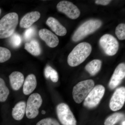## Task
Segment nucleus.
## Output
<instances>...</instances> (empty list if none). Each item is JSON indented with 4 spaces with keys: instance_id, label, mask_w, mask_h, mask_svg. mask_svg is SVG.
Wrapping results in <instances>:
<instances>
[{
    "instance_id": "11",
    "label": "nucleus",
    "mask_w": 125,
    "mask_h": 125,
    "mask_svg": "<svg viewBox=\"0 0 125 125\" xmlns=\"http://www.w3.org/2000/svg\"><path fill=\"white\" fill-rule=\"evenodd\" d=\"M125 76V64L120 63L117 66L109 81V88L114 89L117 87L121 83Z\"/></svg>"
},
{
    "instance_id": "19",
    "label": "nucleus",
    "mask_w": 125,
    "mask_h": 125,
    "mask_svg": "<svg viewBox=\"0 0 125 125\" xmlns=\"http://www.w3.org/2000/svg\"><path fill=\"white\" fill-rule=\"evenodd\" d=\"M102 64V61L100 60H94L89 62L85 69L90 75L94 76L100 71Z\"/></svg>"
},
{
    "instance_id": "13",
    "label": "nucleus",
    "mask_w": 125,
    "mask_h": 125,
    "mask_svg": "<svg viewBox=\"0 0 125 125\" xmlns=\"http://www.w3.org/2000/svg\"><path fill=\"white\" fill-rule=\"evenodd\" d=\"M40 17V14L39 11H32L28 13L21 19L20 24V27L23 28H28L37 21Z\"/></svg>"
},
{
    "instance_id": "30",
    "label": "nucleus",
    "mask_w": 125,
    "mask_h": 125,
    "mask_svg": "<svg viewBox=\"0 0 125 125\" xmlns=\"http://www.w3.org/2000/svg\"><path fill=\"white\" fill-rule=\"evenodd\" d=\"M122 125H125V121L122 123Z\"/></svg>"
},
{
    "instance_id": "18",
    "label": "nucleus",
    "mask_w": 125,
    "mask_h": 125,
    "mask_svg": "<svg viewBox=\"0 0 125 125\" xmlns=\"http://www.w3.org/2000/svg\"><path fill=\"white\" fill-rule=\"evenodd\" d=\"M24 48L33 56H39L41 54V49L39 43L35 39H33L30 42L25 43Z\"/></svg>"
},
{
    "instance_id": "14",
    "label": "nucleus",
    "mask_w": 125,
    "mask_h": 125,
    "mask_svg": "<svg viewBox=\"0 0 125 125\" xmlns=\"http://www.w3.org/2000/svg\"><path fill=\"white\" fill-rule=\"evenodd\" d=\"M46 24L58 36H64L67 33L66 29L55 18L49 17L47 20Z\"/></svg>"
},
{
    "instance_id": "16",
    "label": "nucleus",
    "mask_w": 125,
    "mask_h": 125,
    "mask_svg": "<svg viewBox=\"0 0 125 125\" xmlns=\"http://www.w3.org/2000/svg\"><path fill=\"white\" fill-rule=\"evenodd\" d=\"M37 86L36 76L33 74H30L27 76L24 82L23 93L25 95H29L33 92Z\"/></svg>"
},
{
    "instance_id": "23",
    "label": "nucleus",
    "mask_w": 125,
    "mask_h": 125,
    "mask_svg": "<svg viewBox=\"0 0 125 125\" xmlns=\"http://www.w3.org/2000/svg\"><path fill=\"white\" fill-rule=\"evenodd\" d=\"M11 53L9 49L0 47V63L7 61L11 57Z\"/></svg>"
},
{
    "instance_id": "26",
    "label": "nucleus",
    "mask_w": 125,
    "mask_h": 125,
    "mask_svg": "<svg viewBox=\"0 0 125 125\" xmlns=\"http://www.w3.org/2000/svg\"><path fill=\"white\" fill-rule=\"evenodd\" d=\"M36 125H60L56 119L52 118H46L39 121Z\"/></svg>"
},
{
    "instance_id": "25",
    "label": "nucleus",
    "mask_w": 125,
    "mask_h": 125,
    "mask_svg": "<svg viewBox=\"0 0 125 125\" xmlns=\"http://www.w3.org/2000/svg\"><path fill=\"white\" fill-rule=\"evenodd\" d=\"M21 37L18 34L14 33L10 37V42L14 47L17 48L20 46L21 44Z\"/></svg>"
},
{
    "instance_id": "1",
    "label": "nucleus",
    "mask_w": 125,
    "mask_h": 125,
    "mask_svg": "<svg viewBox=\"0 0 125 125\" xmlns=\"http://www.w3.org/2000/svg\"><path fill=\"white\" fill-rule=\"evenodd\" d=\"M92 50V46L88 43H79L69 54L67 58L68 64L72 67L80 64L89 56Z\"/></svg>"
},
{
    "instance_id": "27",
    "label": "nucleus",
    "mask_w": 125,
    "mask_h": 125,
    "mask_svg": "<svg viewBox=\"0 0 125 125\" xmlns=\"http://www.w3.org/2000/svg\"><path fill=\"white\" fill-rule=\"evenodd\" d=\"M36 33V29L33 27H30L25 31L24 37L26 40H29L34 36Z\"/></svg>"
},
{
    "instance_id": "5",
    "label": "nucleus",
    "mask_w": 125,
    "mask_h": 125,
    "mask_svg": "<svg viewBox=\"0 0 125 125\" xmlns=\"http://www.w3.org/2000/svg\"><path fill=\"white\" fill-rule=\"evenodd\" d=\"M42 103V99L39 94L35 93L29 96L26 104V116L29 119H33L38 115L39 111Z\"/></svg>"
},
{
    "instance_id": "3",
    "label": "nucleus",
    "mask_w": 125,
    "mask_h": 125,
    "mask_svg": "<svg viewBox=\"0 0 125 125\" xmlns=\"http://www.w3.org/2000/svg\"><path fill=\"white\" fill-rule=\"evenodd\" d=\"M102 25V21L99 20L91 19L87 21L77 29L72 36V40L75 42L80 41L97 30Z\"/></svg>"
},
{
    "instance_id": "29",
    "label": "nucleus",
    "mask_w": 125,
    "mask_h": 125,
    "mask_svg": "<svg viewBox=\"0 0 125 125\" xmlns=\"http://www.w3.org/2000/svg\"><path fill=\"white\" fill-rule=\"evenodd\" d=\"M42 114H45L46 113V112L44 110H42Z\"/></svg>"
},
{
    "instance_id": "10",
    "label": "nucleus",
    "mask_w": 125,
    "mask_h": 125,
    "mask_svg": "<svg viewBox=\"0 0 125 125\" xmlns=\"http://www.w3.org/2000/svg\"><path fill=\"white\" fill-rule=\"evenodd\" d=\"M125 101V87L118 88L116 90L111 98L109 107L112 111H116L122 108Z\"/></svg>"
},
{
    "instance_id": "9",
    "label": "nucleus",
    "mask_w": 125,
    "mask_h": 125,
    "mask_svg": "<svg viewBox=\"0 0 125 125\" xmlns=\"http://www.w3.org/2000/svg\"><path fill=\"white\" fill-rule=\"evenodd\" d=\"M57 8L58 11L64 14L71 19H76L80 15L79 10L70 1L65 0L60 1L57 5Z\"/></svg>"
},
{
    "instance_id": "20",
    "label": "nucleus",
    "mask_w": 125,
    "mask_h": 125,
    "mask_svg": "<svg viewBox=\"0 0 125 125\" xmlns=\"http://www.w3.org/2000/svg\"><path fill=\"white\" fill-rule=\"evenodd\" d=\"M10 94V91L4 80L0 78V102H5Z\"/></svg>"
},
{
    "instance_id": "4",
    "label": "nucleus",
    "mask_w": 125,
    "mask_h": 125,
    "mask_svg": "<svg viewBox=\"0 0 125 125\" xmlns=\"http://www.w3.org/2000/svg\"><path fill=\"white\" fill-rule=\"evenodd\" d=\"M94 85L92 80H87L81 81L75 85L73 90V97L77 104L82 102L88 95Z\"/></svg>"
},
{
    "instance_id": "7",
    "label": "nucleus",
    "mask_w": 125,
    "mask_h": 125,
    "mask_svg": "<svg viewBox=\"0 0 125 125\" xmlns=\"http://www.w3.org/2000/svg\"><path fill=\"white\" fill-rule=\"evenodd\" d=\"M99 43L105 54L108 56H113L116 54L119 48V43L116 38L108 34L101 37Z\"/></svg>"
},
{
    "instance_id": "17",
    "label": "nucleus",
    "mask_w": 125,
    "mask_h": 125,
    "mask_svg": "<svg viewBox=\"0 0 125 125\" xmlns=\"http://www.w3.org/2000/svg\"><path fill=\"white\" fill-rule=\"evenodd\" d=\"M26 107V103L24 101H20L16 104L12 111V117L14 120L20 121L23 118Z\"/></svg>"
},
{
    "instance_id": "2",
    "label": "nucleus",
    "mask_w": 125,
    "mask_h": 125,
    "mask_svg": "<svg viewBox=\"0 0 125 125\" xmlns=\"http://www.w3.org/2000/svg\"><path fill=\"white\" fill-rule=\"evenodd\" d=\"M19 22L18 14L12 12L7 14L0 20V39L7 38L14 33Z\"/></svg>"
},
{
    "instance_id": "28",
    "label": "nucleus",
    "mask_w": 125,
    "mask_h": 125,
    "mask_svg": "<svg viewBox=\"0 0 125 125\" xmlns=\"http://www.w3.org/2000/svg\"><path fill=\"white\" fill-rule=\"evenodd\" d=\"M111 1L109 0H97L95 1V3L98 5H107Z\"/></svg>"
},
{
    "instance_id": "6",
    "label": "nucleus",
    "mask_w": 125,
    "mask_h": 125,
    "mask_svg": "<svg viewBox=\"0 0 125 125\" xmlns=\"http://www.w3.org/2000/svg\"><path fill=\"white\" fill-rule=\"evenodd\" d=\"M105 92V88L102 85L94 87L84 99L83 105L89 109L96 107L102 99Z\"/></svg>"
},
{
    "instance_id": "22",
    "label": "nucleus",
    "mask_w": 125,
    "mask_h": 125,
    "mask_svg": "<svg viewBox=\"0 0 125 125\" xmlns=\"http://www.w3.org/2000/svg\"><path fill=\"white\" fill-rule=\"evenodd\" d=\"M44 74L47 79L50 78L53 83H56L58 81V73L55 70L49 65L46 66L44 71Z\"/></svg>"
},
{
    "instance_id": "15",
    "label": "nucleus",
    "mask_w": 125,
    "mask_h": 125,
    "mask_svg": "<svg viewBox=\"0 0 125 125\" xmlns=\"http://www.w3.org/2000/svg\"><path fill=\"white\" fill-rule=\"evenodd\" d=\"M10 83L12 89L15 91L19 90L24 82L23 75L19 71H14L9 76Z\"/></svg>"
},
{
    "instance_id": "31",
    "label": "nucleus",
    "mask_w": 125,
    "mask_h": 125,
    "mask_svg": "<svg viewBox=\"0 0 125 125\" xmlns=\"http://www.w3.org/2000/svg\"><path fill=\"white\" fill-rule=\"evenodd\" d=\"M1 12V9H0V14Z\"/></svg>"
},
{
    "instance_id": "21",
    "label": "nucleus",
    "mask_w": 125,
    "mask_h": 125,
    "mask_svg": "<svg viewBox=\"0 0 125 125\" xmlns=\"http://www.w3.org/2000/svg\"><path fill=\"white\" fill-rule=\"evenodd\" d=\"M124 114L122 113H116L111 115L105 120V125H114L118 122L121 120L124 117Z\"/></svg>"
},
{
    "instance_id": "12",
    "label": "nucleus",
    "mask_w": 125,
    "mask_h": 125,
    "mask_svg": "<svg viewBox=\"0 0 125 125\" xmlns=\"http://www.w3.org/2000/svg\"><path fill=\"white\" fill-rule=\"evenodd\" d=\"M39 34L41 39L45 42L48 46L54 48L58 45L59 40L58 37L48 30L41 29Z\"/></svg>"
},
{
    "instance_id": "8",
    "label": "nucleus",
    "mask_w": 125,
    "mask_h": 125,
    "mask_svg": "<svg viewBox=\"0 0 125 125\" xmlns=\"http://www.w3.org/2000/svg\"><path fill=\"white\" fill-rule=\"evenodd\" d=\"M57 114L62 125H76V121L73 114L66 104L61 103L56 107Z\"/></svg>"
},
{
    "instance_id": "24",
    "label": "nucleus",
    "mask_w": 125,
    "mask_h": 125,
    "mask_svg": "<svg viewBox=\"0 0 125 125\" xmlns=\"http://www.w3.org/2000/svg\"><path fill=\"white\" fill-rule=\"evenodd\" d=\"M115 33L118 39L122 40L125 39V24L121 23L116 27Z\"/></svg>"
}]
</instances>
